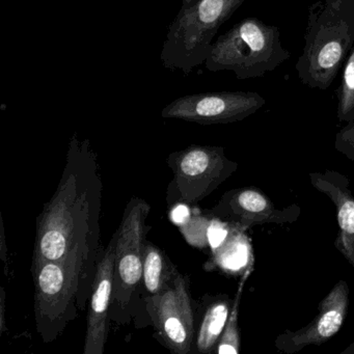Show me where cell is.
<instances>
[{
  "label": "cell",
  "instance_id": "21",
  "mask_svg": "<svg viewBox=\"0 0 354 354\" xmlns=\"http://www.w3.org/2000/svg\"><path fill=\"white\" fill-rule=\"evenodd\" d=\"M192 210L190 206L183 204V203H178V204L173 205L171 209V217L174 223L181 227L192 215Z\"/></svg>",
  "mask_w": 354,
  "mask_h": 354
},
{
  "label": "cell",
  "instance_id": "13",
  "mask_svg": "<svg viewBox=\"0 0 354 354\" xmlns=\"http://www.w3.org/2000/svg\"><path fill=\"white\" fill-rule=\"evenodd\" d=\"M308 178L315 189L335 204L339 227L335 248L354 269V194L349 179L330 169L310 173Z\"/></svg>",
  "mask_w": 354,
  "mask_h": 354
},
{
  "label": "cell",
  "instance_id": "6",
  "mask_svg": "<svg viewBox=\"0 0 354 354\" xmlns=\"http://www.w3.org/2000/svg\"><path fill=\"white\" fill-rule=\"evenodd\" d=\"M246 0H194L182 3L167 30L161 62L169 70L188 75L206 62L219 28Z\"/></svg>",
  "mask_w": 354,
  "mask_h": 354
},
{
  "label": "cell",
  "instance_id": "19",
  "mask_svg": "<svg viewBox=\"0 0 354 354\" xmlns=\"http://www.w3.org/2000/svg\"><path fill=\"white\" fill-rule=\"evenodd\" d=\"M211 217L201 211L190 215L189 218L180 227L186 240L196 248L209 246L208 227Z\"/></svg>",
  "mask_w": 354,
  "mask_h": 354
},
{
  "label": "cell",
  "instance_id": "18",
  "mask_svg": "<svg viewBox=\"0 0 354 354\" xmlns=\"http://www.w3.org/2000/svg\"><path fill=\"white\" fill-rule=\"evenodd\" d=\"M337 118L341 123L354 120V47L343 66V75L337 91Z\"/></svg>",
  "mask_w": 354,
  "mask_h": 354
},
{
  "label": "cell",
  "instance_id": "7",
  "mask_svg": "<svg viewBox=\"0 0 354 354\" xmlns=\"http://www.w3.org/2000/svg\"><path fill=\"white\" fill-rule=\"evenodd\" d=\"M167 165L174 174L167 198L188 206L208 198L238 169V163L227 158L225 148L218 146L187 147L171 153Z\"/></svg>",
  "mask_w": 354,
  "mask_h": 354
},
{
  "label": "cell",
  "instance_id": "24",
  "mask_svg": "<svg viewBox=\"0 0 354 354\" xmlns=\"http://www.w3.org/2000/svg\"><path fill=\"white\" fill-rule=\"evenodd\" d=\"M194 0H182V3H194Z\"/></svg>",
  "mask_w": 354,
  "mask_h": 354
},
{
  "label": "cell",
  "instance_id": "8",
  "mask_svg": "<svg viewBox=\"0 0 354 354\" xmlns=\"http://www.w3.org/2000/svg\"><path fill=\"white\" fill-rule=\"evenodd\" d=\"M144 300L156 339L171 353L194 351L198 302L192 298L189 277L179 271L167 289Z\"/></svg>",
  "mask_w": 354,
  "mask_h": 354
},
{
  "label": "cell",
  "instance_id": "9",
  "mask_svg": "<svg viewBox=\"0 0 354 354\" xmlns=\"http://www.w3.org/2000/svg\"><path fill=\"white\" fill-rule=\"evenodd\" d=\"M266 104L256 92H213L186 95L162 109L165 119L182 120L200 125L243 121Z\"/></svg>",
  "mask_w": 354,
  "mask_h": 354
},
{
  "label": "cell",
  "instance_id": "1",
  "mask_svg": "<svg viewBox=\"0 0 354 354\" xmlns=\"http://www.w3.org/2000/svg\"><path fill=\"white\" fill-rule=\"evenodd\" d=\"M102 190L90 140L73 134L57 190L37 218L32 263L61 260L76 252H102Z\"/></svg>",
  "mask_w": 354,
  "mask_h": 354
},
{
  "label": "cell",
  "instance_id": "4",
  "mask_svg": "<svg viewBox=\"0 0 354 354\" xmlns=\"http://www.w3.org/2000/svg\"><path fill=\"white\" fill-rule=\"evenodd\" d=\"M290 57L277 26L245 18L213 42L205 65L209 71H232L244 80L263 77Z\"/></svg>",
  "mask_w": 354,
  "mask_h": 354
},
{
  "label": "cell",
  "instance_id": "17",
  "mask_svg": "<svg viewBox=\"0 0 354 354\" xmlns=\"http://www.w3.org/2000/svg\"><path fill=\"white\" fill-rule=\"evenodd\" d=\"M254 265L248 267L243 274H242L241 281L238 287L237 293L234 298L233 306H232L231 313L227 318V324H225V330L223 335L217 344L215 352L218 354H238L240 352V331L238 326V317H239L240 300H241L242 292H243L244 283L246 279L252 272Z\"/></svg>",
  "mask_w": 354,
  "mask_h": 354
},
{
  "label": "cell",
  "instance_id": "23",
  "mask_svg": "<svg viewBox=\"0 0 354 354\" xmlns=\"http://www.w3.org/2000/svg\"><path fill=\"white\" fill-rule=\"evenodd\" d=\"M339 354H354V341L350 343L345 349L342 350Z\"/></svg>",
  "mask_w": 354,
  "mask_h": 354
},
{
  "label": "cell",
  "instance_id": "12",
  "mask_svg": "<svg viewBox=\"0 0 354 354\" xmlns=\"http://www.w3.org/2000/svg\"><path fill=\"white\" fill-rule=\"evenodd\" d=\"M115 243L113 234L109 245L103 250L97 265L96 277L93 285L86 318L84 354H103L109 341L111 322V297L115 274Z\"/></svg>",
  "mask_w": 354,
  "mask_h": 354
},
{
  "label": "cell",
  "instance_id": "2",
  "mask_svg": "<svg viewBox=\"0 0 354 354\" xmlns=\"http://www.w3.org/2000/svg\"><path fill=\"white\" fill-rule=\"evenodd\" d=\"M101 254L76 252L61 260L32 263L35 320L44 343L61 337L86 310Z\"/></svg>",
  "mask_w": 354,
  "mask_h": 354
},
{
  "label": "cell",
  "instance_id": "14",
  "mask_svg": "<svg viewBox=\"0 0 354 354\" xmlns=\"http://www.w3.org/2000/svg\"><path fill=\"white\" fill-rule=\"evenodd\" d=\"M234 298L227 294L203 296L198 304L196 317V352L209 354L215 352L223 335Z\"/></svg>",
  "mask_w": 354,
  "mask_h": 354
},
{
  "label": "cell",
  "instance_id": "3",
  "mask_svg": "<svg viewBox=\"0 0 354 354\" xmlns=\"http://www.w3.org/2000/svg\"><path fill=\"white\" fill-rule=\"evenodd\" d=\"M354 47V0H319L308 10L304 47L295 65L300 82L325 91Z\"/></svg>",
  "mask_w": 354,
  "mask_h": 354
},
{
  "label": "cell",
  "instance_id": "10",
  "mask_svg": "<svg viewBox=\"0 0 354 354\" xmlns=\"http://www.w3.org/2000/svg\"><path fill=\"white\" fill-rule=\"evenodd\" d=\"M300 213L301 209L297 205L277 208L270 198L259 188L242 187L225 192L218 203L205 214L245 232L256 225L295 223Z\"/></svg>",
  "mask_w": 354,
  "mask_h": 354
},
{
  "label": "cell",
  "instance_id": "15",
  "mask_svg": "<svg viewBox=\"0 0 354 354\" xmlns=\"http://www.w3.org/2000/svg\"><path fill=\"white\" fill-rule=\"evenodd\" d=\"M254 265L252 246L243 231L231 227L227 239L215 250H211L210 260L207 262V270L221 269L223 272L235 273L245 271Z\"/></svg>",
  "mask_w": 354,
  "mask_h": 354
},
{
  "label": "cell",
  "instance_id": "5",
  "mask_svg": "<svg viewBox=\"0 0 354 354\" xmlns=\"http://www.w3.org/2000/svg\"><path fill=\"white\" fill-rule=\"evenodd\" d=\"M150 211L151 206L146 201L132 196L115 231V274L109 317L111 321L122 324L129 323L142 306L146 308L145 296L140 294L144 283L145 243L150 231L147 225Z\"/></svg>",
  "mask_w": 354,
  "mask_h": 354
},
{
  "label": "cell",
  "instance_id": "20",
  "mask_svg": "<svg viewBox=\"0 0 354 354\" xmlns=\"http://www.w3.org/2000/svg\"><path fill=\"white\" fill-rule=\"evenodd\" d=\"M335 148L337 152L354 162V120L346 123L337 132L335 136Z\"/></svg>",
  "mask_w": 354,
  "mask_h": 354
},
{
  "label": "cell",
  "instance_id": "16",
  "mask_svg": "<svg viewBox=\"0 0 354 354\" xmlns=\"http://www.w3.org/2000/svg\"><path fill=\"white\" fill-rule=\"evenodd\" d=\"M179 272L177 266L169 260L167 254L152 242L146 240L144 252L145 296L160 293L173 283Z\"/></svg>",
  "mask_w": 354,
  "mask_h": 354
},
{
  "label": "cell",
  "instance_id": "22",
  "mask_svg": "<svg viewBox=\"0 0 354 354\" xmlns=\"http://www.w3.org/2000/svg\"><path fill=\"white\" fill-rule=\"evenodd\" d=\"M5 290H1V329L3 330H5L6 326H5V317H3V315H5Z\"/></svg>",
  "mask_w": 354,
  "mask_h": 354
},
{
  "label": "cell",
  "instance_id": "11",
  "mask_svg": "<svg viewBox=\"0 0 354 354\" xmlns=\"http://www.w3.org/2000/svg\"><path fill=\"white\" fill-rule=\"evenodd\" d=\"M349 286L339 279L326 296L319 302L316 316L297 330L286 329L277 335V351L294 354L308 346H320L333 339L343 326L349 308Z\"/></svg>",
  "mask_w": 354,
  "mask_h": 354
}]
</instances>
